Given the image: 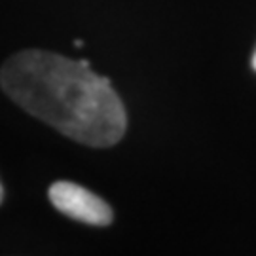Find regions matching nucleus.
Listing matches in <instances>:
<instances>
[{
    "mask_svg": "<svg viewBox=\"0 0 256 256\" xmlns=\"http://www.w3.org/2000/svg\"><path fill=\"white\" fill-rule=\"evenodd\" d=\"M0 86L28 114L88 146H112L128 128L118 93L86 59L25 50L2 64Z\"/></svg>",
    "mask_w": 256,
    "mask_h": 256,
    "instance_id": "f257e3e1",
    "label": "nucleus"
},
{
    "mask_svg": "<svg viewBox=\"0 0 256 256\" xmlns=\"http://www.w3.org/2000/svg\"><path fill=\"white\" fill-rule=\"evenodd\" d=\"M48 196L55 209L61 210L68 218L92 226H108L112 222V209L108 203L78 184L59 180L52 184Z\"/></svg>",
    "mask_w": 256,
    "mask_h": 256,
    "instance_id": "f03ea898",
    "label": "nucleus"
},
{
    "mask_svg": "<svg viewBox=\"0 0 256 256\" xmlns=\"http://www.w3.org/2000/svg\"><path fill=\"white\" fill-rule=\"evenodd\" d=\"M252 68L256 70V52H254V55H252Z\"/></svg>",
    "mask_w": 256,
    "mask_h": 256,
    "instance_id": "7ed1b4c3",
    "label": "nucleus"
},
{
    "mask_svg": "<svg viewBox=\"0 0 256 256\" xmlns=\"http://www.w3.org/2000/svg\"><path fill=\"white\" fill-rule=\"evenodd\" d=\"M2 198H4V190H2V184H0V203H2Z\"/></svg>",
    "mask_w": 256,
    "mask_h": 256,
    "instance_id": "20e7f679",
    "label": "nucleus"
}]
</instances>
